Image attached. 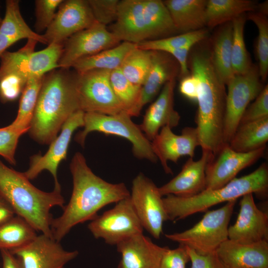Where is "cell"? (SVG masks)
<instances>
[{
  "label": "cell",
  "mask_w": 268,
  "mask_h": 268,
  "mask_svg": "<svg viewBox=\"0 0 268 268\" xmlns=\"http://www.w3.org/2000/svg\"><path fill=\"white\" fill-rule=\"evenodd\" d=\"M69 169L73 183L70 199L51 224L52 237L60 242L76 225L94 219L105 206L130 197L124 183H110L95 175L79 152L72 157Z\"/></svg>",
  "instance_id": "6da1fadb"
},
{
  "label": "cell",
  "mask_w": 268,
  "mask_h": 268,
  "mask_svg": "<svg viewBox=\"0 0 268 268\" xmlns=\"http://www.w3.org/2000/svg\"><path fill=\"white\" fill-rule=\"evenodd\" d=\"M191 74L199 84L196 123L202 150L214 156L225 145L223 140L226 92L213 67L211 51L199 49L188 61Z\"/></svg>",
  "instance_id": "7a4b0ae2"
},
{
  "label": "cell",
  "mask_w": 268,
  "mask_h": 268,
  "mask_svg": "<svg viewBox=\"0 0 268 268\" xmlns=\"http://www.w3.org/2000/svg\"><path fill=\"white\" fill-rule=\"evenodd\" d=\"M76 76L62 68L44 75L28 132L35 141L50 144L68 117L80 110Z\"/></svg>",
  "instance_id": "3957f363"
},
{
  "label": "cell",
  "mask_w": 268,
  "mask_h": 268,
  "mask_svg": "<svg viewBox=\"0 0 268 268\" xmlns=\"http://www.w3.org/2000/svg\"><path fill=\"white\" fill-rule=\"evenodd\" d=\"M62 190L43 191L32 185L24 174L6 166L0 160V195L16 215L26 220L36 230L52 237L50 212L55 206L65 207Z\"/></svg>",
  "instance_id": "277c9868"
},
{
  "label": "cell",
  "mask_w": 268,
  "mask_h": 268,
  "mask_svg": "<svg viewBox=\"0 0 268 268\" xmlns=\"http://www.w3.org/2000/svg\"><path fill=\"white\" fill-rule=\"evenodd\" d=\"M268 193V166L262 163L252 173L235 178L224 186L214 190H205L190 197L172 195L163 198L168 220L176 221L198 212L206 211L216 204L236 201L252 193L265 199Z\"/></svg>",
  "instance_id": "5b68a950"
},
{
  "label": "cell",
  "mask_w": 268,
  "mask_h": 268,
  "mask_svg": "<svg viewBox=\"0 0 268 268\" xmlns=\"http://www.w3.org/2000/svg\"><path fill=\"white\" fill-rule=\"evenodd\" d=\"M111 31L121 42L135 44L173 36L177 31L163 1L119 0Z\"/></svg>",
  "instance_id": "8992f818"
},
{
  "label": "cell",
  "mask_w": 268,
  "mask_h": 268,
  "mask_svg": "<svg viewBox=\"0 0 268 268\" xmlns=\"http://www.w3.org/2000/svg\"><path fill=\"white\" fill-rule=\"evenodd\" d=\"M82 131L75 136V141L84 146L87 135L92 132L114 135L125 138L132 145L134 156L139 159H146L155 163L158 159L152 148L151 142L125 111L114 115L95 112L84 113Z\"/></svg>",
  "instance_id": "52a82bcc"
},
{
  "label": "cell",
  "mask_w": 268,
  "mask_h": 268,
  "mask_svg": "<svg viewBox=\"0 0 268 268\" xmlns=\"http://www.w3.org/2000/svg\"><path fill=\"white\" fill-rule=\"evenodd\" d=\"M236 201H228L219 208L206 211L202 218L189 229L166 234L165 236L200 255L215 252L219 246L228 239V225Z\"/></svg>",
  "instance_id": "ba28073f"
},
{
  "label": "cell",
  "mask_w": 268,
  "mask_h": 268,
  "mask_svg": "<svg viewBox=\"0 0 268 268\" xmlns=\"http://www.w3.org/2000/svg\"><path fill=\"white\" fill-rule=\"evenodd\" d=\"M110 72L93 69L81 73L76 72V89L80 110L106 115L124 111L112 88Z\"/></svg>",
  "instance_id": "9c48e42d"
},
{
  "label": "cell",
  "mask_w": 268,
  "mask_h": 268,
  "mask_svg": "<svg viewBox=\"0 0 268 268\" xmlns=\"http://www.w3.org/2000/svg\"><path fill=\"white\" fill-rule=\"evenodd\" d=\"M223 140L228 144L250 102L264 88L258 67L253 65L245 74L234 75L226 85Z\"/></svg>",
  "instance_id": "30bf717a"
},
{
  "label": "cell",
  "mask_w": 268,
  "mask_h": 268,
  "mask_svg": "<svg viewBox=\"0 0 268 268\" xmlns=\"http://www.w3.org/2000/svg\"><path fill=\"white\" fill-rule=\"evenodd\" d=\"M88 228L94 238H102L111 245H117L134 235L143 233V230L130 197L97 215L88 224Z\"/></svg>",
  "instance_id": "8fae6325"
},
{
  "label": "cell",
  "mask_w": 268,
  "mask_h": 268,
  "mask_svg": "<svg viewBox=\"0 0 268 268\" xmlns=\"http://www.w3.org/2000/svg\"><path fill=\"white\" fill-rule=\"evenodd\" d=\"M130 199L143 228L159 239L168 217L158 187L140 173L133 181Z\"/></svg>",
  "instance_id": "7c38bea8"
},
{
  "label": "cell",
  "mask_w": 268,
  "mask_h": 268,
  "mask_svg": "<svg viewBox=\"0 0 268 268\" xmlns=\"http://www.w3.org/2000/svg\"><path fill=\"white\" fill-rule=\"evenodd\" d=\"M120 41L107 27L98 22L79 31L64 43L58 65L70 69L78 60L114 47Z\"/></svg>",
  "instance_id": "4fadbf2b"
},
{
  "label": "cell",
  "mask_w": 268,
  "mask_h": 268,
  "mask_svg": "<svg viewBox=\"0 0 268 268\" xmlns=\"http://www.w3.org/2000/svg\"><path fill=\"white\" fill-rule=\"evenodd\" d=\"M84 112L78 110L71 114L63 125L60 134L50 144L46 153L35 154L30 158L29 167L23 172L29 180L35 179L43 171L48 170L54 180V189L61 190L57 171L61 162L66 159L68 147L74 132L83 127Z\"/></svg>",
  "instance_id": "5bb4252c"
},
{
  "label": "cell",
  "mask_w": 268,
  "mask_h": 268,
  "mask_svg": "<svg viewBox=\"0 0 268 268\" xmlns=\"http://www.w3.org/2000/svg\"><path fill=\"white\" fill-rule=\"evenodd\" d=\"M96 22L88 0H65L43 36L47 45L64 44L70 37Z\"/></svg>",
  "instance_id": "9a60e30c"
},
{
  "label": "cell",
  "mask_w": 268,
  "mask_h": 268,
  "mask_svg": "<svg viewBox=\"0 0 268 268\" xmlns=\"http://www.w3.org/2000/svg\"><path fill=\"white\" fill-rule=\"evenodd\" d=\"M9 251L23 268H65L78 255L77 251H67L60 242L44 234L22 247Z\"/></svg>",
  "instance_id": "2e32d148"
},
{
  "label": "cell",
  "mask_w": 268,
  "mask_h": 268,
  "mask_svg": "<svg viewBox=\"0 0 268 268\" xmlns=\"http://www.w3.org/2000/svg\"><path fill=\"white\" fill-rule=\"evenodd\" d=\"M266 146L246 153L239 152L224 145L213 156L205 170V190L220 188L232 180L241 170L262 157Z\"/></svg>",
  "instance_id": "e0dca14e"
},
{
  "label": "cell",
  "mask_w": 268,
  "mask_h": 268,
  "mask_svg": "<svg viewBox=\"0 0 268 268\" xmlns=\"http://www.w3.org/2000/svg\"><path fill=\"white\" fill-rule=\"evenodd\" d=\"M152 150L166 174H172L168 161L176 163L182 156L193 158L197 147L200 146L196 128H184L180 134L174 133L168 126L163 127L151 141Z\"/></svg>",
  "instance_id": "ac0fdd59"
},
{
  "label": "cell",
  "mask_w": 268,
  "mask_h": 268,
  "mask_svg": "<svg viewBox=\"0 0 268 268\" xmlns=\"http://www.w3.org/2000/svg\"><path fill=\"white\" fill-rule=\"evenodd\" d=\"M241 198L236 221L228 229V239L243 244L268 241V213L257 207L253 194Z\"/></svg>",
  "instance_id": "d6986e66"
},
{
  "label": "cell",
  "mask_w": 268,
  "mask_h": 268,
  "mask_svg": "<svg viewBox=\"0 0 268 268\" xmlns=\"http://www.w3.org/2000/svg\"><path fill=\"white\" fill-rule=\"evenodd\" d=\"M176 78L166 82L156 99L146 110L139 127L146 138L151 141L165 126L177 127L181 117L174 106Z\"/></svg>",
  "instance_id": "ffe728a7"
},
{
  "label": "cell",
  "mask_w": 268,
  "mask_h": 268,
  "mask_svg": "<svg viewBox=\"0 0 268 268\" xmlns=\"http://www.w3.org/2000/svg\"><path fill=\"white\" fill-rule=\"evenodd\" d=\"M213 157L210 153L202 150L201 158L194 160L189 157L181 171L165 185L158 187L161 195H172L180 197H190L205 190V170Z\"/></svg>",
  "instance_id": "44dd1931"
},
{
  "label": "cell",
  "mask_w": 268,
  "mask_h": 268,
  "mask_svg": "<svg viewBox=\"0 0 268 268\" xmlns=\"http://www.w3.org/2000/svg\"><path fill=\"white\" fill-rule=\"evenodd\" d=\"M122 258L118 268H159L167 247L154 243L143 233L134 235L118 244Z\"/></svg>",
  "instance_id": "7402d4cb"
},
{
  "label": "cell",
  "mask_w": 268,
  "mask_h": 268,
  "mask_svg": "<svg viewBox=\"0 0 268 268\" xmlns=\"http://www.w3.org/2000/svg\"><path fill=\"white\" fill-rule=\"evenodd\" d=\"M229 268H268V241L243 244L229 239L216 251Z\"/></svg>",
  "instance_id": "603a6c76"
},
{
  "label": "cell",
  "mask_w": 268,
  "mask_h": 268,
  "mask_svg": "<svg viewBox=\"0 0 268 268\" xmlns=\"http://www.w3.org/2000/svg\"><path fill=\"white\" fill-rule=\"evenodd\" d=\"M152 51L151 66L141 86L138 111L140 113L143 107L159 93L165 84L176 78L180 74V66L170 54L163 52Z\"/></svg>",
  "instance_id": "cb8c5ba5"
},
{
  "label": "cell",
  "mask_w": 268,
  "mask_h": 268,
  "mask_svg": "<svg viewBox=\"0 0 268 268\" xmlns=\"http://www.w3.org/2000/svg\"><path fill=\"white\" fill-rule=\"evenodd\" d=\"M177 31L183 33L203 29L206 26V0L163 1Z\"/></svg>",
  "instance_id": "d4e9b609"
},
{
  "label": "cell",
  "mask_w": 268,
  "mask_h": 268,
  "mask_svg": "<svg viewBox=\"0 0 268 268\" xmlns=\"http://www.w3.org/2000/svg\"><path fill=\"white\" fill-rule=\"evenodd\" d=\"M257 2L251 0H208L205 9L206 26L213 28L232 22L246 12L255 11Z\"/></svg>",
  "instance_id": "484cf974"
},
{
  "label": "cell",
  "mask_w": 268,
  "mask_h": 268,
  "mask_svg": "<svg viewBox=\"0 0 268 268\" xmlns=\"http://www.w3.org/2000/svg\"><path fill=\"white\" fill-rule=\"evenodd\" d=\"M268 140V117L240 124L228 143L239 152H249L266 146Z\"/></svg>",
  "instance_id": "4316f807"
},
{
  "label": "cell",
  "mask_w": 268,
  "mask_h": 268,
  "mask_svg": "<svg viewBox=\"0 0 268 268\" xmlns=\"http://www.w3.org/2000/svg\"><path fill=\"white\" fill-rule=\"evenodd\" d=\"M136 46L135 44L122 42L114 47L78 60L72 68L77 73L93 69L112 71L120 68L125 58Z\"/></svg>",
  "instance_id": "83f0119b"
},
{
  "label": "cell",
  "mask_w": 268,
  "mask_h": 268,
  "mask_svg": "<svg viewBox=\"0 0 268 268\" xmlns=\"http://www.w3.org/2000/svg\"><path fill=\"white\" fill-rule=\"evenodd\" d=\"M224 24L216 35L210 51L215 71L221 82L226 85L234 74L231 62L232 22Z\"/></svg>",
  "instance_id": "f1b7e54d"
},
{
  "label": "cell",
  "mask_w": 268,
  "mask_h": 268,
  "mask_svg": "<svg viewBox=\"0 0 268 268\" xmlns=\"http://www.w3.org/2000/svg\"><path fill=\"white\" fill-rule=\"evenodd\" d=\"M0 34L15 43L21 39H27L47 45L43 35L33 31L24 20L18 0L5 1V11L0 26Z\"/></svg>",
  "instance_id": "f546056e"
},
{
  "label": "cell",
  "mask_w": 268,
  "mask_h": 268,
  "mask_svg": "<svg viewBox=\"0 0 268 268\" xmlns=\"http://www.w3.org/2000/svg\"><path fill=\"white\" fill-rule=\"evenodd\" d=\"M37 236L36 230L26 220L15 215L0 225V250L22 247Z\"/></svg>",
  "instance_id": "4dcf8cb0"
},
{
  "label": "cell",
  "mask_w": 268,
  "mask_h": 268,
  "mask_svg": "<svg viewBox=\"0 0 268 268\" xmlns=\"http://www.w3.org/2000/svg\"><path fill=\"white\" fill-rule=\"evenodd\" d=\"M44 76L28 79L21 95L17 116L9 125L11 128L25 133L28 132Z\"/></svg>",
  "instance_id": "1f68e13d"
},
{
  "label": "cell",
  "mask_w": 268,
  "mask_h": 268,
  "mask_svg": "<svg viewBox=\"0 0 268 268\" xmlns=\"http://www.w3.org/2000/svg\"><path fill=\"white\" fill-rule=\"evenodd\" d=\"M110 81L124 111L131 117L139 116L138 106L141 86L134 84L129 80L120 68L111 71Z\"/></svg>",
  "instance_id": "d6a6232c"
},
{
  "label": "cell",
  "mask_w": 268,
  "mask_h": 268,
  "mask_svg": "<svg viewBox=\"0 0 268 268\" xmlns=\"http://www.w3.org/2000/svg\"><path fill=\"white\" fill-rule=\"evenodd\" d=\"M204 28L180 35L144 41L136 44L137 47L147 51H157L169 53L186 47H193L207 36Z\"/></svg>",
  "instance_id": "836d02e7"
},
{
  "label": "cell",
  "mask_w": 268,
  "mask_h": 268,
  "mask_svg": "<svg viewBox=\"0 0 268 268\" xmlns=\"http://www.w3.org/2000/svg\"><path fill=\"white\" fill-rule=\"evenodd\" d=\"M152 64V51L136 47L125 58L120 69L124 75L134 84L142 86Z\"/></svg>",
  "instance_id": "e575fe53"
},
{
  "label": "cell",
  "mask_w": 268,
  "mask_h": 268,
  "mask_svg": "<svg viewBox=\"0 0 268 268\" xmlns=\"http://www.w3.org/2000/svg\"><path fill=\"white\" fill-rule=\"evenodd\" d=\"M246 17L243 14L234 19L232 25L231 62L234 75L247 72L252 67L244 37Z\"/></svg>",
  "instance_id": "d590c367"
},
{
  "label": "cell",
  "mask_w": 268,
  "mask_h": 268,
  "mask_svg": "<svg viewBox=\"0 0 268 268\" xmlns=\"http://www.w3.org/2000/svg\"><path fill=\"white\" fill-rule=\"evenodd\" d=\"M38 42L28 39L26 44L15 52L5 51L0 56V80L6 75L16 74L28 79L27 63L30 55L34 52Z\"/></svg>",
  "instance_id": "8d00e7d4"
},
{
  "label": "cell",
  "mask_w": 268,
  "mask_h": 268,
  "mask_svg": "<svg viewBox=\"0 0 268 268\" xmlns=\"http://www.w3.org/2000/svg\"><path fill=\"white\" fill-rule=\"evenodd\" d=\"M267 13L262 11L249 12L247 18L252 21L258 30L256 51L259 61L258 70L263 82L268 74V20Z\"/></svg>",
  "instance_id": "74e56055"
},
{
  "label": "cell",
  "mask_w": 268,
  "mask_h": 268,
  "mask_svg": "<svg viewBox=\"0 0 268 268\" xmlns=\"http://www.w3.org/2000/svg\"><path fill=\"white\" fill-rule=\"evenodd\" d=\"M63 0H36L35 29L38 34L46 31L54 20Z\"/></svg>",
  "instance_id": "f35d334b"
},
{
  "label": "cell",
  "mask_w": 268,
  "mask_h": 268,
  "mask_svg": "<svg viewBox=\"0 0 268 268\" xmlns=\"http://www.w3.org/2000/svg\"><path fill=\"white\" fill-rule=\"evenodd\" d=\"M28 79L16 74L5 75L0 80V101L5 103L15 101L21 95Z\"/></svg>",
  "instance_id": "ab89813d"
},
{
  "label": "cell",
  "mask_w": 268,
  "mask_h": 268,
  "mask_svg": "<svg viewBox=\"0 0 268 268\" xmlns=\"http://www.w3.org/2000/svg\"><path fill=\"white\" fill-rule=\"evenodd\" d=\"M96 21L106 26L116 20L119 0H88Z\"/></svg>",
  "instance_id": "60d3db41"
},
{
  "label": "cell",
  "mask_w": 268,
  "mask_h": 268,
  "mask_svg": "<svg viewBox=\"0 0 268 268\" xmlns=\"http://www.w3.org/2000/svg\"><path fill=\"white\" fill-rule=\"evenodd\" d=\"M25 133L15 130L9 125L0 128V155L15 165V153L20 137Z\"/></svg>",
  "instance_id": "b9f144b4"
},
{
  "label": "cell",
  "mask_w": 268,
  "mask_h": 268,
  "mask_svg": "<svg viewBox=\"0 0 268 268\" xmlns=\"http://www.w3.org/2000/svg\"><path fill=\"white\" fill-rule=\"evenodd\" d=\"M268 117V86L263 89L254 101L245 110L240 124L254 121Z\"/></svg>",
  "instance_id": "7bdbcfd3"
},
{
  "label": "cell",
  "mask_w": 268,
  "mask_h": 268,
  "mask_svg": "<svg viewBox=\"0 0 268 268\" xmlns=\"http://www.w3.org/2000/svg\"><path fill=\"white\" fill-rule=\"evenodd\" d=\"M189 261L187 247L179 244L176 249L166 250L161 258L159 268H186Z\"/></svg>",
  "instance_id": "ee69618b"
},
{
  "label": "cell",
  "mask_w": 268,
  "mask_h": 268,
  "mask_svg": "<svg viewBox=\"0 0 268 268\" xmlns=\"http://www.w3.org/2000/svg\"><path fill=\"white\" fill-rule=\"evenodd\" d=\"M186 247L191 262V268H229L219 259L216 252L202 255Z\"/></svg>",
  "instance_id": "f6af8a7d"
},
{
  "label": "cell",
  "mask_w": 268,
  "mask_h": 268,
  "mask_svg": "<svg viewBox=\"0 0 268 268\" xmlns=\"http://www.w3.org/2000/svg\"><path fill=\"white\" fill-rule=\"evenodd\" d=\"M199 89L198 79L194 75L189 74L182 77L179 84V91L189 100L197 101Z\"/></svg>",
  "instance_id": "bcb514c9"
},
{
  "label": "cell",
  "mask_w": 268,
  "mask_h": 268,
  "mask_svg": "<svg viewBox=\"0 0 268 268\" xmlns=\"http://www.w3.org/2000/svg\"><path fill=\"white\" fill-rule=\"evenodd\" d=\"M2 258V268H23L17 258L11 252L5 249L1 250Z\"/></svg>",
  "instance_id": "7dc6e473"
},
{
  "label": "cell",
  "mask_w": 268,
  "mask_h": 268,
  "mask_svg": "<svg viewBox=\"0 0 268 268\" xmlns=\"http://www.w3.org/2000/svg\"><path fill=\"white\" fill-rule=\"evenodd\" d=\"M15 215L11 206L0 195V225Z\"/></svg>",
  "instance_id": "c3c4849f"
},
{
  "label": "cell",
  "mask_w": 268,
  "mask_h": 268,
  "mask_svg": "<svg viewBox=\"0 0 268 268\" xmlns=\"http://www.w3.org/2000/svg\"><path fill=\"white\" fill-rule=\"evenodd\" d=\"M15 42L7 37L0 34V56L6 49Z\"/></svg>",
  "instance_id": "681fc988"
},
{
  "label": "cell",
  "mask_w": 268,
  "mask_h": 268,
  "mask_svg": "<svg viewBox=\"0 0 268 268\" xmlns=\"http://www.w3.org/2000/svg\"><path fill=\"white\" fill-rule=\"evenodd\" d=\"M2 18L0 16V26L2 22Z\"/></svg>",
  "instance_id": "f907efd6"
}]
</instances>
